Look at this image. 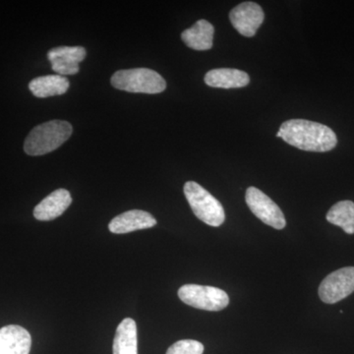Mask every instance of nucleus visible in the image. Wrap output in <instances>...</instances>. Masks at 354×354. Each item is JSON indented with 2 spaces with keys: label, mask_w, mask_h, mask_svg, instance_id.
Instances as JSON below:
<instances>
[{
  "label": "nucleus",
  "mask_w": 354,
  "mask_h": 354,
  "mask_svg": "<svg viewBox=\"0 0 354 354\" xmlns=\"http://www.w3.org/2000/svg\"><path fill=\"white\" fill-rule=\"evenodd\" d=\"M113 354H138L136 322L131 318L121 321L114 337Z\"/></svg>",
  "instance_id": "15"
},
{
  "label": "nucleus",
  "mask_w": 354,
  "mask_h": 354,
  "mask_svg": "<svg viewBox=\"0 0 354 354\" xmlns=\"http://www.w3.org/2000/svg\"><path fill=\"white\" fill-rule=\"evenodd\" d=\"M69 86L68 79L60 75L41 76L29 83L32 94L39 99L64 95L68 91Z\"/></svg>",
  "instance_id": "16"
},
{
  "label": "nucleus",
  "mask_w": 354,
  "mask_h": 354,
  "mask_svg": "<svg viewBox=\"0 0 354 354\" xmlns=\"http://www.w3.org/2000/svg\"><path fill=\"white\" fill-rule=\"evenodd\" d=\"M245 200L250 211L266 225L276 230L286 227V221L283 212L262 191L256 187H249L246 190Z\"/></svg>",
  "instance_id": "6"
},
{
  "label": "nucleus",
  "mask_w": 354,
  "mask_h": 354,
  "mask_svg": "<svg viewBox=\"0 0 354 354\" xmlns=\"http://www.w3.org/2000/svg\"><path fill=\"white\" fill-rule=\"evenodd\" d=\"M215 28L207 20H199L181 34V39L188 48L195 50H209L213 48Z\"/></svg>",
  "instance_id": "14"
},
{
  "label": "nucleus",
  "mask_w": 354,
  "mask_h": 354,
  "mask_svg": "<svg viewBox=\"0 0 354 354\" xmlns=\"http://www.w3.org/2000/svg\"><path fill=\"white\" fill-rule=\"evenodd\" d=\"M204 346L194 339H183L172 344L167 354H203Z\"/></svg>",
  "instance_id": "18"
},
{
  "label": "nucleus",
  "mask_w": 354,
  "mask_h": 354,
  "mask_svg": "<svg viewBox=\"0 0 354 354\" xmlns=\"http://www.w3.org/2000/svg\"><path fill=\"white\" fill-rule=\"evenodd\" d=\"M118 90L142 94H160L167 88V82L158 72L149 68L120 70L111 79Z\"/></svg>",
  "instance_id": "3"
},
{
  "label": "nucleus",
  "mask_w": 354,
  "mask_h": 354,
  "mask_svg": "<svg viewBox=\"0 0 354 354\" xmlns=\"http://www.w3.org/2000/svg\"><path fill=\"white\" fill-rule=\"evenodd\" d=\"M0 354H1V351H0Z\"/></svg>",
  "instance_id": "19"
},
{
  "label": "nucleus",
  "mask_w": 354,
  "mask_h": 354,
  "mask_svg": "<svg viewBox=\"0 0 354 354\" xmlns=\"http://www.w3.org/2000/svg\"><path fill=\"white\" fill-rule=\"evenodd\" d=\"M73 127L67 121L51 120L32 130L25 140L24 151L29 156H43L59 148L70 138Z\"/></svg>",
  "instance_id": "2"
},
{
  "label": "nucleus",
  "mask_w": 354,
  "mask_h": 354,
  "mask_svg": "<svg viewBox=\"0 0 354 354\" xmlns=\"http://www.w3.org/2000/svg\"><path fill=\"white\" fill-rule=\"evenodd\" d=\"M72 197L69 191L57 189L44 198L34 209V216L38 221H48L55 220L69 208Z\"/></svg>",
  "instance_id": "12"
},
{
  "label": "nucleus",
  "mask_w": 354,
  "mask_h": 354,
  "mask_svg": "<svg viewBox=\"0 0 354 354\" xmlns=\"http://www.w3.org/2000/svg\"><path fill=\"white\" fill-rule=\"evenodd\" d=\"M178 297L184 304L206 311H221L230 304L227 293L213 286L185 285L179 288Z\"/></svg>",
  "instance_id": "5"
},
{
  "label": "nucleus",
  "mask_w": 354,
  "mask_h": 354,
  "mask_svg": "<svg viewBox=\"0 0 354 354\" xmlns=\"http://www.w3.org/2000/svg\"><path fill=\"white\" fill-rule=\"evenodd\" d=\"M249 82L250 77L248 74L239 69H213L205 75V83L213 88H243L248 85Z\"/></svg>",
  "instance_id": "13"
},
{
  "label": "nucleus",
  "mask_w": 354,
  "mask_h": 354,
  "mask_svg": "<svg viewBox=\"0 0 354 354\" xmlns=\"http://www.w3.org/2000/svg\"><path fill=\"white\" fill-rule=\"evenodd\" d=\"M354 291V267L330 272L319 286V297L327 304H335Z\"/></svg>",
  "instance_id": "7"
},
{
  "label": "nucleus",
  "mask_w": 354,
  "mask_h": 354,
  "mask_svg": "<svg viewBox=\"0 0 354 354\" xmlns=\"http://www.w3.org/2000/svg\"><path fill=\"white\" fill-rule=\"evenodd\" d=\"M87 57L83 46H58L48 53L51 68L57 75H75L80 71L79 64Z\"/></svg>",
  "instance_id": "9"
},
{
  "label": "nucleus",
  "mask_w": 354,
  "mask_h": 354,
  "mask_svg": "<svg viewBox=\"0 0 354 354\" xmlns=\"http://www.w3.org/2000/svg\"><path fill=\"white\" fill-rule=\"evenodd\" d=\"M230 19L239 34L251 38L255 36L256 32L264 22L265 13L259 4L247 1L230 11Z\"/></svg>",
  "instance_id": "8"
},
{
  "label": "nucleus",
  "mask_w": 354,
  "mask_h": 354,
  "mask_svg": "<svg viewBox=\"0 0 354 354\" xmlns=\"http://www.w3.org/2000/svg\"><path fill=\"white\" fill-rule=\"evenodd\" d=\"M184 195L194 215L211 227H218L225 220V209L218 200L194 181L184 185Z\"/></svg>",
  "instance_id": "4"
},
{
  "label": "nucleus",
  "mask_w": 354,
  "mask_h": 354,
  "mask_svg": "<svg viewBox=\"0 0 354 354\" xmlns=\"http://www.w3.org/2000/svg\"><path fill=\"white\" fill-rule=\"evenodd\" d=\"M31 346V335L21 326L8 325L0 329L1 354H29Z\"/></svg>",
  "instance_id": "11"
},
{
  "label": "nucleus",
  "mask_w": 354,
  "mask_h": 354,
  "mask_svg": "<svg viewBox=\"0 0 354 354\" xmlns=\"http://www.w3.org/2000/svg\"><path fill=\"white\" fill-rule=\"evenodd\" d=\"M156 225L157 220L148 212L131 209L113 218L109 223V230L113 234H124L153 227Z\"/></svg>",
  "instance_id": "10"
},
{
  "label": "nucleus",
  "mask_w": 354,
  "mask_h": 354,
  "mask_svg": "<svg viewBox=\"0 0 354 354\" xmlns=\"http://www.w3.org/2000/svg\"><path fill=\"white\" fill-rule=\"evenodd\" d=\"M327 221L337 227H342L348 234H354V203L353 201L337 202L328 212Z\"/></svg>",
  "instance_id": "17"
},
{
  "label": "nucleus",
  "mask_w": 354,
  "mask_h": 354,
  "mask_svg": "<svg viewBox=\"0 0 354 354\" xmlns=\"http://www.w3.org/2000/svg\"><path fill=\"white\" fill-rule=\"evenodd\" d=\"M279 131L286 143L307 152H329L337 144V135L330 127L313 121L288 120Z\"/></svg>",
  "instance_id": "1"
}]
</instances>
